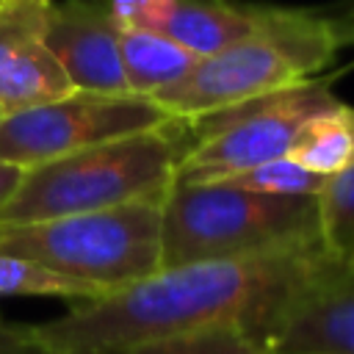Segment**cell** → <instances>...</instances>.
I'll return each mask as SVG.
<instances>
[{"instance_id": "cell-1", "label": "cell", "mask_w": 354, "mask_h": 354, "mask_svg": "<svg viewBox=\"0 0 354 354\" xmlns=\"http://www.w3.org/2000/svg\"><path fill=\"white\" fill-rule=\"evenodd\" d=\"M337 257L315 241L160 268L102 299L69 304L61 318L36 324V335L47 354H127L207 332H241L266 348L296 299Z\"/></svg>"}, {"instance_id": "cell-2", "label": "cell", "mask_w": 354, "mask_h": 354, "mask_svg": "<svg viewBox=\"0 0 354 354\" xmlns=\"http://www.w3.org/2000/svg\"><path fill=\"white\" fill-rule=\"evenodd\" d=\"M343 44L340 19L313 11L257 6L254 28L235 44L205 55L177 83L149 100L171 119L199 116L313 80Z\"/></svg>"}, {"instance_id": "cell-3", "label": "cell", "mask_w": 354, "mask_h": 354, "mask_svg": "<svg viewBox=\"0 0 354 354\" xmlns=\"http://www.w3.org/2000/svg\"><path fill=\"white\" fill-rule=\"evenodd\" d=\"M185 149L188 127L171 119L163 127L22 169L17 188L0 207V224H28L133 202L163 205Z\"/></svg>"}, {"instance_id": "cell-4", "label": "cell", "mask_w": 354, "mask_h": 354, "mask_svg": "<svg viewBox=\"0 0 354 354\" xmlns=\"http://www.w3.org/2000/svg\"><path fill=\"white\" fill-rule=\"evenodd\" d=\"M321 241L315 196H268L227 183H174L160 205V268Z\"/></svg>"}, {"instance_id": "cell-5", "label": "cell", "mask_w": 354, "mask_h": 354, "mask_svg": "<svg viewBox=\"0 0 354 354\" xmlns=\"http://www.w3.org/2000/svg\"><path fill=\"white\" fill-rule=\"evenodd\" d=\"M0 252L113 293L160 271V205L133 202L94 213L0 224Z\"/></svg>"}, {"instance_id": "cell-6", "label": "cell", "mask_w": 354, "mask_h": 354, "mask_svg": "<svg viewBox=\"0 0 354 354\" xmlns=\"http://www.w3.org/2000/svg\"><path fill=\"white\" fill-rule=\"evenodd\" d=\"M329 83V77H313L185 122L188 149L177 160L174 183H221L285 158L307 119L340 105Z\"/></svg>"}, {"instance_id": "cell-7", "label": "cell", "mask_w": 354, "mask_h": 354, "mask_svg": "<svg viewBox=\"0 0 354 354\" xmlns=\"http://www.w3.org/2000/svg\"><path fill=\"white\" fill-rule=\"evenodd\" d=\"M171 116L141 94L72 91L61 100L0 116V163L39 166L113 138L155 130Z\"/></svg>"}, {"instance_id": "cell-8", "label": "cell", "mask_w": 354, "mask_h": 354, "mask_svg": "<svg viewBox=\"0 0 354 354\" xmlns=\"http://www.w3.org/2000/svg\"><path fill=\"white\" fill-rule=\"evenodd\" d=\"M119 30L108 0H47L44 44L75 91L133 94L122 69Z\"/></svg>"}, {"instance_id": "cell-9", "label": "cell", "mask_w": 354, "mask_h": 354, "mask_svg": "<svg viewBox=\"0 0 354 354\" xmlns=\"http://www.w3.org/2000/svg\"><path fill=\"white\" fill-rule=\"evenodd\" d=\"M47 0H0V111L14 113L30 105L72 94L61 64L44 44Z\"/></svg>"}, {"instance_id": "cell-10", "label": "cell", "mask_w": 354, "mask_h": 354, "mask_svg": "<svg viewBox=\"0 0 354 354\" xmlns=\"http://www.w3.org/2000/svg\"><path fill=\"white\" fill-rule=\"evenodd\" d=\"M268 354H354V257H337L288 310Z\"/></svg>"}, {"instance_id": "cell-11", "label": "cell", "mask_w": 354, "mask_h": 354, "mask_svg": "<svg viewBox=\"0 0 354 354\" xmlns=\"http://www.w3.org/2000/svg\"><path fill=\"white\" fill-rule=\"evenodd\" d=\"M254 11L238 0H141L124 28L158 30L205 58L252 33Z\"/></svg>"}, {"instance_id": "cell-12", "label": "cell", "mask_w": 354, "mask_h": 354, "mask_svg": "<svg viewBox=\"0 0 354 354\" xmlns=\"http://www.w3.org/2000/svg\"><path fill=\"white\" fill-rule=\"evenodd\" d=\"M119 53L124 80L130 91L141 97H152L155 91L177 83L199 61V55H194L183 44L147 28H122Z\"/></svg>"}, {"instance_id": "cell-13", "label": "cell", "mask_w": 354, "mask_h": 354, "mask_svg": "<svg viewBox=\"0 0 354 354\" xmlns=\"http://www.w3.org/2000/svg\"><path fill=\"white\" fill-rule=\"evenodd\" d=\"M288 158L301 163L304 169L329 177L343 171L354 163V108L340 102L332 111H324L313 119H307L290 149Z\"/></svg>"}, {"instance_id": "cell-14", "label": "cell", "mask_w": 354, "mask_h": 354, "mask_svg": "<svg viewBox=\"0 0 354 354\" xmlns=\"http://www.w3.org/2000/svg\"><path fill=\"white\" fill-rule=\"evenodd\" d=\"M111 290L94 282L75 279L47 266H39L33 260L0 252V296H53V299H64L75 304V301L102 299Z\"/></svg>"}, {"instance_id": "cell-15", "label": "cell", "mask_w": 354, "mask_h": 354, "mask_svg": "<svg viewBox=\"0 0 354 354\" xmlns=\"http://www.w3.org/2000/svg\"><path fill=\"white\" fill-rule=\"evenodd\" d=\"M321 243L340 257H354V163L329 174L315 194Z\"/></svg>"}, {"instance_id": "cell-16", "label": "cell", "mask_w": 354, "mask_h": 354, "mask_svg": "<svg viewBox=\"0 0 354 354\" xmlns=\"http://www.w3.org/2000/svg\"><path fill=\"white\" fill-rule=\"evenodd\" d=\"M326 177L304 169L293 158H277L268 163H260L249 171H241L230 180H221L227 185L254 191V194H268V196H315L321 191Z\"/></svg>"}, {"instance_id": "cell-17", "label": "cell", "mask_w": 354, "mask_h": 354, "mask_svg": "<svg viewBox=\"0 0 354 354\" xmlns=\"http://www.w3.org/2000/svg\"><path fill=\"white\" fill-rule=\"evenodd\" d=\"M127 354H266L263 343L241 332H207L141 346Z\"/></svg>"}, {"instance_id": "cell-18", "label": "cell", "mask_w": 354, "mask_h": 354, "mask_svg": "<svg viewBox=\"0 0 354 354\" xmlns=\"http://www.w3.org/2000/svg\"><path fill=\"white\" fill-rule=\"evenodd\" d=\"M0 354H47V351L36 335V324H17L0 315Z\"/></svg>"}, {"instance_id": "cell-19", "label": "cell", "mask_w": 354, "mask_h": 354, "mask_svg": "<svg viewBox=\"0 0 354 354\" xmlns=\"http://www.w3.org/2000/svg\"><path fill=\"white\" fill-rule=\"evenodd\" d=\"M22 177V169L19 166H11V163H0V207L6 205V199L11 196V191L17 188Z\"/></svg>"}, {"instance_id": "cell-20", "label": "cell", "mask_w": 354, "mask_h": 354, "mask_svg": "<svg viewBox=\"0 0 354 354\" xmlns=\"http://www.w3.org/2000/svg\"><path fill=\"white\" fill-rule=\"evenodd\" d=\"M340 30H343V41H354V11L340 19Z\"/></svg>"}, {"instance_id": "cell-21", "label": "cell", "mask_w": 354, "mask_h": 354, "mask_svg": "<svg viewBox=\"0 0 354 354\" xmlns=\"http://www.w3.org/2000/svg\"><path fill=\"white\" fill-rule=\"evenodd\" d=\"M0 116H3V111H0Z\"/></svg>"}]
</instances>
